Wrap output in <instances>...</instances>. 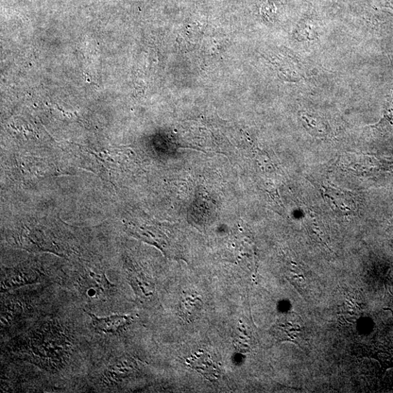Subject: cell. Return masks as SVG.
Masks as SVG:
<instances>
[{"label":"cell","mask_w":393,"mask_h":393,"mask_svg":"<svg viewBox=\"0 0 393 393\" xmlns=\"http://www.w3.org/2000/svg\"><path fill=\"white\" fill-rule=\"evenodd\" d=\"M78 283L81 292L85 296L91 299L104 297L109 293L110 288L113 287L104 273L96 274L94 272H88L87 274L82 276L79 279Z\"/></svg>","instance_id":"obj_1"},{"label":"cell","mask_w":393,"mask_h":393,"mask_svg":"<svg viewBox=\"0 0 393 393\" xmlns=\"http://www.w3.org/2000/svg\"><path fill=\"white\" fill-rule=\"evenodd\" d=\"M1 280V290L3 292L38 283L40 280V276L36 270L28 268H17L6 271L3 274Z\"/></svg>","instance_id":"obj_2"},{"label":"cell","mask_w":393,"mask_h":393,"mask_svg":"<svg viewBox=\"0 0 393 393\" xmlns=\"http://www.w3.org/2000/svg\"><path fill=\"white\" fill-rule=\"evenodd\" d=\"M92 320V326L97 332L117 334L124 329L131 323V317L114 315L99 318L93 313L85 311Z\"/></svg>","instance_id":"obj_3"},{"label":"cell","mask_w":393,"mask_h":393,"mask_svg":"<svg viewBox=\"0 0 393 393\" xmlns=\"http://www.w3.org/2000/svg\"><path fill=\"white\" fill-rule=\"evenodd\" d=\"M188 362H190L193 368L209 380L218 378V369L211 360L209 356L203 354L195 355Z\"/></svg>","instance_id":"obj_4"},{"label":"cell","mask_w":393,"mask_h":393,"mask_svg":"<svg viewBox=\"0 0 393 393\" xmlns=\"http://www.w3.org/2000/svg\"><path fill=\"white\" fill-rule=\"evenodd\" d=\"M202 307V302L200 298L192 296L185 297L180 306L181 316L187 321H194L200 316Z\"/></svg>","instance_id":"obj_5"},{"label":"cell","mask_w":393,"mask_h":393,"mask_svg":"<svg viewBox=\"0 0 393 393\" xmlns=\"http://www.w3.org/2000/svg\"><path fill=\"white\" fill-rule=\"evenodd\" d=\"M133 367L130 361H119L110 366L106 372V377L114 383L126 378L133 372Z\"/></svg>","instance_id":"obj_6"},{"label":"cell","mask_w":393,"mask_h":393,"mask_svg":"<svg viewBox=\"0 0 393 393\" xmlns=\"http://www.w3.org/2000/svg\"><path fill=\"white\" fill-rule=\"evenodd\" d=\"M128 281L138 296L145 299L152 296L154 288L147 279L130 274Z\"/></svg>","instance_id":"obj_7"},{"label":"cell","mask_w":393,"mask_h":393,"mask_svg":"<svg viewBox=\"0 0 393 393\" xmlns=\"http://www.w3.org/2000/svg\"><path fill=\"white\" fill-rule=\"evenodd\" d=\"M374 127L379 130L393 128V94L385 107L380 122Z\"/></svg>","instance_id":"obj_8"}]
</instances>
